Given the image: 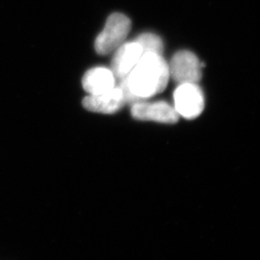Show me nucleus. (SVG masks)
Here are the masks:
<instances>
[{
    "instance_id": "7ed1b4c3",
    "label": "nucleus",
    "mask_w": 260,
    "mask_h": 260,
    "mask_svg": "<svg viewBox=\"0 0 260 260\" xmlns=\"http://www.w3.org/2000/svg\"><path fill=\"white\" fill-rule=\"evenodd\" d=\"M174 108L179 117L193 119L202 113L205 108V96L197 84H179L173 93Z\"/></svg>"
},
{
    "instance_id": "20e7f679",
    "label": "nucleus",
    "mask_w": 260,
    "mask_h": 260,
    "mask_svg": "<svg viewBox=\"0 0 260 260\" xmlns=\"http://www.w3.org/2000/svg\"><path fill=\"white\" fill-rule=\"evenodd\" d=\"M203 64L197 56L190 51H179L168 63L170 77L178 84H198L202 77Z\"/></svg>"
},
{
    "instance_id": "39448f33",
    "label": "nucleus",
    "mask_w": 260,
    "mask_h": 260,
    "mask_svg": "<svg viewBox=\"0 0 260 260\" xmlns=\"http://www.w3.org/2000/svg\"><path fill=\"white\" fill-rule=\"evenodd\" d=\"M131 106V114L137 120L154 121L170 124L177 123L179 118L174 107L166 102L148 103L140 101Z\"/></svg>"
},
{
    "instance_id": "1a4fd4ad",
    "label": "nucleus",
    "mask_w": 260,
    "mask_h": 260,
    "mask_svg": "<svg viewBox=\"0 0 260 260\" xmlns=\"http://www.w3.org/2000/svg\"><path fill=\"white\" fill-rule=\"evenodd\" d=\"M135 41L141 46L144 53H152L162 55L164 45L162 40L157 35L152 33H143Z\"/></svg>"
},
{
    "instance_id": "f257e3e1",
    "label": "nucleus",
    "mask_w": 260,
    "mask_h": 260,
    "mask_svg": "<svg viewBox=\"0 0 260 260\" xmlns=\"http://www.w3.org/2000/svg\"><path fill=\"white\" fill-rule=\"evenodd\" d=\"M169 79L168 63L162 55L145 53L127 78L117 85L123 90L126 103L132 105L162 92Z\"/></svg>"
},
{
    "instance_id": "f03ea898",
    "label": "nucleus",
    "mask_w": 260,
    "mask_h": 260,
    "mask_svg": "<svg viewBox=\"0 0 260 260\" xmlns=\"http://www.w3.org/2000/svg\"><path fill=\"white\" fill-rule=\"evenodd\" d=\"M131 29V21L126 15L114 13L107 20L103 31L95 39V52L108 55L123 44Z\"/></svg>"
},
{
    "instance_id": "423d86ee",
    "label": "nucleus",
    "mask_w": 260,
    "mask_h": 260,
    "mask_svg": "<svg viewBox=\"0 0 260 260\" xmlns=\"http://www.w3.org/2000/svg\"><path fill=\"white\" fill-rule=\"evenodd\" d=\"M144 54L142 48L135 41L123 43L116 50L111 65V70L115 76L117 82L124 80L137 64Z\"/></svg>"
},
{
    "instance_id": "6e6552de",
    "label": "nucleus",
    "mask_w": 260,
    "mask_h": 260,
    "mask_svg": "<svg viewBox=\"0 0 260 260\" xmlns=\"http://www.w3.org/2000/svg\"><path fill=\"white\" fill-rule=\"evenodd\" d=\"M82 85L89 95H100L113 90L117 80L111 69L95 67L85 73Z\"/></svg>"
},
{
    "instance_id": "0eeeda50",
    "label": "nucleus",
    "mask_w": 260,
    "mask_h": 260,
    "mask_svg": "<svg viewBox=\"0 0 260 260\" xmlns=\"http://www.w3.org/2000/svg\"><path fill=\"white\" fill-rule=\"evenodd\" d=\"M125 96L119 85L100 95H89L83 100L85 109L94 113L113 114L126 105Z\"/></svg>"
}]
</instances>
